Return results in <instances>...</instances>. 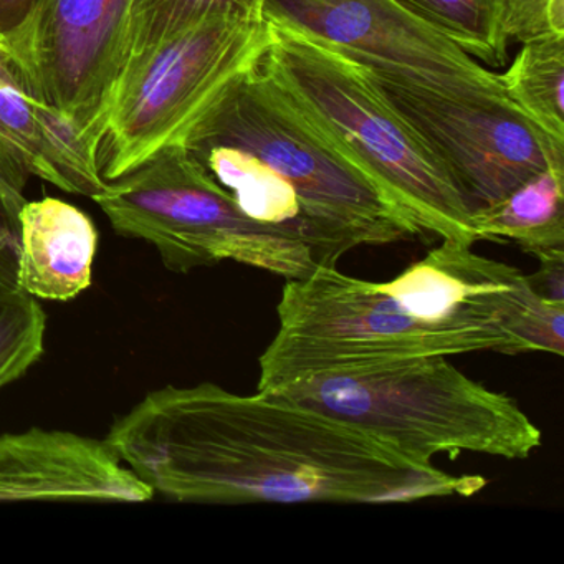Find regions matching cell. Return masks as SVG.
<instances>
[{
	"label": "cell",
	"mask_w": 564,
	"mask_h": 564,
	"mask_svg": "<svg viewBox=\"0 0 564 564\" xmlns=\"http://www.w3.org/2000/svg\"><path fill=\"white\" fill-rule=\"evenodd\" d=\"M105 442L154 495L180 503H409L487 485L313 409L214 382L148 392Z\"/></svg>",
	"instance_id": "cell-1"
},
{
	"label": "cell",
	"mask_w": 564,
	"mask_h": 564,
	"mask_svg": "<svg viewBox=\"0 0 564 564\" xmlns=\"http://www.w3.org/2000/svg\"><path fill=\"white\" fill-rule=\"evenodd\" d=\"M180 143L250 219L308 246L319 267L359 246L422 236L260 62L223 88Z\"/></svg>",
	"instance_id": "cell-2"
},
{
	"label": "cell",
	"mask_w": 564,
	"mask_h": 564,
	"mask_svg": "<svg viewBox=\"0 0 564 564\" xmlns=\"http://www.w3.org/2000/svg\"><path fill=\"white\" fill-rule=\"evenodd\" d=\"M269 31L260 67L300 113L422 234L467 246L480 242L470 206L447 171L365 70L290 29L269 24Z\"/></svg>",
	"instance_id": "cell-3"
},
{
	"label": "cell",
	"mask_w": 564,
	"mask_h": 564,
	"mask_svg": "<svg viewBox=\"0 0 564 564\" xmlns=\"http://www.w3.org/2000/svg\"><path fill=\"white\" fill-rule=\"evenodd\" d=\"M267 395L346 422L419 464L462 452L527 460L543 444L511 395L468 378L447 356L329 372Z\"/></svg>",
	"instance_id": "cell-4"
},
{
	"label": "cell",
	"mask_w": 564,
	"mask_h": 564,
	"mask_svg": "<svg viewBox=\"0 0 564 564\" xmlns=\"http://www.w3.org/2000/svg\"><path fill=\"white\" fill-rule=\"evenodd\" d=\"M276 313L279 329L259 359L257 392L262 394L319 375L422 356L521 352L503 333L417 318L378 283L336 267L286 280Z\"/></svg>",
	"instance_id": "cell-5"
},
{
	"label": "cell",
	"mask_w": 564,
	"mask_h": 564,
	"mask_svg": "<svg viewBox=\"0 0 564 564\" xmlns=\"http://www.w3.org/2000/svg\"><path fill=\"white\" fill-rule=\"evenodd\" d=\"M91 199L115 232L153 246L174 273L230 260L295 280L319 267L308 246L250 219L181 143L107 181Z\"/></svg>",
	"instance_id": "cell-6"
},
{
	"label": "cell",
	"mask_w": 564,
	"mask_h": 564,
	"mask_svg": "<svg viewBox=\"0 0 564 564\" xmlns=\"http://www.w3.org/2000/svg\"><path fill=\"white\" fill-rule=\"evenodd\" d=\"M269 39L263 18H216L133 55L98 147L100 176L117 180L180 143L223 88L259 64Z\"/></svg>",
	"instance_id": "cell-7"
},
{
	"label": "cell",
	"mask_w": 564,
	"mask_h": 564,
	"mask_svg": "<svg viewBox=\"0 0 564 564\" xmlns=\"http://www.w3.org/2000/svg\"><path fill=\"white\" fill-rule=\"evenodd\" d=\"M359 67L419 134L471 209L494 206L534 174L564 164V141L507 95L455 94Z\"/></svg>",
	"instance_id": "cell-8"
},
{
	"label": "cell",
	"mask_w": 564,
	"mask_h": 564,
	"mask_svg": "<svg viewBox=\"0 0 564 564\" xmlns=\"http://www.w3.org/2000/svg\"><path fill=\"white\" fill-rule=\"evenodd\" d=\"M133 11L134 0H39L4 41L39 98L95 158L131 57Z\"/></svg>",
	"instance_id": "cell-9"
},
{
	"label": "cell",
	"mask_w": 564,
	"mask_h": 564,
	"mask_svg": "<svg viewBox=\"0 0 564 564\" xmlns=\"http://www.w3.org/2000/svg\"><path fill=\"white\" fill-rule=\"evenodd\" d=\"M262 18L355 64L412 84L455 94L505 95L500 75L478 65L395 0H263Z\"/></svg>",
	"instance_id": "cell-10"
},
{
	"label": "cell",
	"mask_w": 564,
	"mask_h": 564,
	"mask_svg": "<svg viewBox=\"0 0 564 564\" xmlns=\"http://www.w3.org/2000/svg\"><path fill=\"white\" fill-rule=\"evenodd\" d=\"M378 285L417 318L491 329L511 336L521 352L563 356L564 305L541 299L523 272L467 243L444 240Z\"/></svg>",
	"instance_id": "cell-11"
},
{
	"label": "cell",
	"mask_w": 564,
	"mask_h": 564,
	"mask_svg": "<svg viewBox=\"0 0 564 564\" xmlns=\"http://www.w3.org/2000/svg\"><path fill=\"white\" fill-rule=\"evenodd\" d=\"M154 491L107 442L57 429L0 434V503H147Z\"/></svg>",
	"instance_id": "cell-12"
},
{
	"label": "cell",
	"mask_w": 564,
	"mask_h": 564,
	"mask_svg": "<svg viewBox=\"0 0 564 564\" xmlns=\"http://www.w3.org/2000/svg\"><path fill=\"white\" fill-rule=\"evenodd\" d=\"M0 130L32 176L70 194L94 197L107 181L94 151L35 94L21 62L0 39Z\"/></svg>",
	"instance_id": "cell-13"
},
{
	"label": "cell",
	"mask_w": 564,
	"mask_h": 564,
	"mask_svg": "<svg viewBox=\"0 0 564 564\" xmlns=\"http://www.w3.org/2000/svg\"><path fill=\"white\" fill-rule=\"evenodd\" d=\"M98 232L78 207L45 197L18 216L15 286L37 300L70 302L94 280Z\"/></svg>",
	"instance_id": "cell-14"
},
{
	"label": "cell",
	"mask_w": 564,
	"mask_h": 564,
	"mask_svg": "<svg viewBox=\"0 0 564 564\" xmlns=\"http://www.w3.org/2000/svg\"><path fill=\"white\" fill-rule=\"evenodd\" d=\"M564 164L534 174L471 216L478 240H513L530 256L564 250Z\"/></svg>",
	"instance_id": "cell-15"
},
{
	"label": "cell",
	"mask_w": 564,
	"mask_h": 564,
	"mask_svg": "<svg viewBox=\"0 0 564 564\" xmlns=\"http://www.w3.org/2000/svg\"><path fill=\"white\" fill-rule=\"evenodd\" d=\"M505 95L544 131L564 141V34L523 42L511 67L500 75Z\"/></svg>",
	"instance_id": "cell-16"
},
{
	"label": "cell",
	"mask_w": 564,
	"mask_h": 564,
	"mask_svg": "<svg viewBox=\"0 0 564 564\" xmlns=\"http://www.w3.org/2000/svg\"><path fill=\"white\" fill-rule=\"evenodd\" d=\"M405 11L490 67L507 61V0H395Z\"/></svg>",
	"instance_id": "cell-17"
},
{
	"label": "cell",
	"mask_w": 564,
	"mask_h": 564,
	"mask_svg": "<svg viewBox=\"0 0 564 564\" xmlns=\"http://www.w3.org/2000/svg\"><path fill=\"white\" fill-rule=\"evenodd\" d=\"M262 6L263 0H134L131 57L209 19L262 18Z\"/></svg>",
	"instance_id": "cell-18"
},
{
	"label": "cell",
	"mask_w": 564,
	"mask_h": 564,
	"mask_svg": "<svg viewBox=\"0 0 564 564\" xmlns=\"http://www.w3.org/2000/svg\"><path fill=\"white\" fill-rule=\"evenodd\" d=\"M47 315L37 299L0 283V389L21 379L45 352Z\"/></svg>",
	"instance_id": "cell-19"
},
{
	"label": "cell",
	"mask_w": 564,
	"mask_h": 564,
	"mask_svg": "<svg viewBox=\"0 0 564 564\" xmlns=\"http://www.w3.org/2000/svg\"><path fill=\"white\" fill-rule=\"evenodd\" d=\"M503 31L520 42L544 34H564V0H507Z\"/></svg>",
	"instance_id": "cell-20"
},
{
	"label": "cell",
	"mask_w": 564,
	"mask_h": 564,
	"mask_svg": "<svg viewBox=\"0 0 564 564\" xmlns=\"http://www.w3.org/2000/svg\"><path fill=\"white\" fill-rule=\"evenodd\" d=\"M31 177L21 154L0 130V213L15 230L19 210L28 203L25 187Z\"/></svg>",
	"instance_id": "cell-21"
},
{
	"label": "cell",
	"mask_w": 564,
	"mask_h": 564,
	"mask_svg": "<svg viewBox=\"0 0 564 564\" xmlns=\"http://www.w3.org/2000/svg\"><path fill=\"white\" fill-rule=\"evenodd\" d=\"M540 269L528 275L531 289L554 305H564V250L538 253Z\"/></svg>",
	"instance_id": "cell-22"
},
{
	"label": "cell",
	"mask_w": 564,
	"mask_h": 564,
	"mask_svg": "<svg viewBox=\"0 0 564 564\" xmlns=\"http://www.w3.org/2000/svg\"><path fill=\"white\" fill-rule=\"evenodd\" d=\"M39 0H0V39L9 41L28 21Z\"/></svg>",
	"instance_id": "cell-23"
},
{
	"label": "cell",
	"mask_w": 564,
	"mask_h": 564,
	"mask_svg": "<svg viewBox=\"0 0 564 564\" xmlns=\"http://www.w3.org/2000/svg\"><path fill=\"white\" fill-rule=\"evenodd\" d=\"M0 216H2V213H0ZM2 217H4V216H2ZM4 219H6V217H4ZM11 227H12V226H11ZM12 229H14V227H12Z\"/></svg>",
	"instance_id": "cell-24"
}]
</instances>
